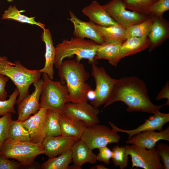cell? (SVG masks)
I'll list each match as a JSON object with an SVG mask.
<instances>
[{
  "instance_id": "1",
  "label": "cell",
  "mask_w": 169,
  "mask_h": 169,
  "mask_svg": "<svg viewBox=\"0 0 169 169\" xmlns=\"http://www.w3.org/2000/svg\"><path fill=\"white\" fill-rule=\"evenodd\" d=\"M118 101L127 105L126 110L128 112H141L153 114L164 106L155 105L151 102L144 82L136 76L124 77L118 79L104 108Z\"/></svg>"
},
{
  "instance_id": "2",
  "label": "cell",
  "mask_w": 169,
  "mask_h": 169,
  "mask_svg": "<svg viewBox=\"0 0 169 169\" xmlns=\"http://www.w3.org/2000/svg\"><path fill=\"white\" fill-rule=\"evenodd\" d=\"M58 69L60 81L66 86L71 102L87 101V93L92 89L86 82L90 74L84 64L75 59L66 60Z\"/></svg>"
},
{
  "instance_id": "3",
  "label": "cell",
  "mask_w": 169,
  "mask_h": 169,
  "mask_svg": "<svg viewBox=\"0 0 169 169\" xmlns=\"http://www.w3.org/2000/svg\"><path fill=\"white\" fill-rule=\"evenodd\" d=\"M100 44L92 40H85L76 37L64 39L55 47V57L54 62L55 67L58 69L66 58H70L74 55L75 60L80 62L83 59H87L89 63L97 64L94 60Z\"/></svg>"
},
{
  "instance_id": "4",
  "label": "cell",
  "mask_w": 169,
  "mask_h": 169,
  "mask_svg": "<svg viewBox=\"0 0 169 169\" xmlns=\"http://www.w3.org/2000/svg\"><path fill=\"white\" fill-rule=\"evenodd\" d=\"M0 74L10 79L18 89L19 94L17 104L29 94L30 86L38 81L41 75L39 70L28 69L19 61H15L13 63L8 59L0 64Z\"/></svg>"
},
{
  "instance_id": "5",
  "label": "cell",
  "mask_w": 169,
  "mask_h": 169,
  "mask_svg": "<svg viewBox=\"0 0 169 169\" xmlns=\"http://www.w3.org/2000/svg\"><path fill=\"white\" fill-rule=\"evenodd\" d=\"M42 143L20 141L8 138L0 148V154L8 159L16 160L26 167H31L37 156L44 154Z\"/></svg>"
},
{
  "instance_id": "6",
  "label": "cell",
  "mask_w": 169,
  "mask_h": 169,
  "mask_svg": "<svg viewBox=\"0 0 169 169\" xmlns=\"http://www.w3.org/2000/svg\"><path fill=\"white\" fill-rule=\"evenodd\" d=\"M42 77L43 84L40 96V108L63 114L65 104L71 102L66 86L60 81H53L45 73H43Z\"/></svg>"
},
{
  "instance_id": "7",
  "label": "cell",
  "mask_w": 169,
  "mask_h": 169,
  "mask_svg": "<svg viewBox=\"0 0 169 169\" xmlns=\"http://www.w3.org/2000/svg\"><path fill=\"white\" fill-rule=\"evenodd\" d=\"M120 138L113 129L105 125L97 124L87 127L80 139L93 150L110 144L117 143Z\"/></svg>"
},
{
  "instance_id": "8",
  "label": "cell",
  "mask_w": 169,
  "mask_h": 169,
  "mask_svg": "<svg viewBox=\"0 0 169 169\" xmlns=\"http://www.w3.org/2000/svg\"><path fill=\"white\" fill-rule=\"evenodd\" d=\"M97 64L92 65L91 75L94 78L96 87L94 90L96 96L90 101L94 107L98 108L104 105L110 98L118 79L111 78L103 67H100Z\"/></svg>"
},
{
  "instance_id": "9",
  "label": "cell",
  "mask_w": 169,
  "mask_h": 169,
  "mask_svg": "<svg viewBox=\"0 0 169 169\" xmlns=\"http://www.w3.org/2000/svg\"><path fill=\"white\" fill-rule=\"evenodd\" d=\"M132 144L125 146L127 154L131 157V169L134 167L144 169L163 168L156 147L147 150L144 147Z\"/></svg>"
},
{
  "instance_id": "10",
  "label": "cell",
  "mask_w": 169,
  "mask_h": 169,
  "mask_svg": "<svg viewBox=\"0 0 169 169\" xmlns=\"http://www.w3.org/2000/svg\"><path fill=\"white\" fill-rule=\"evenodd\" d=\"M99 113L98 108L94 107L86 101L66 103L63 114L70 119L83 121L88 127L100 123L97 116Z\"/></svg>"
},
{
  "instance_id": "11",
  "label": "cell",
  "mask_w": 169,
  "mask_h": 169,
  "mask_svg": "<svg viewBox=\"0 0 169 169\" xmlns=\"http://www.w3.org/2000/svg\"><path fill=\"white\" fill-rule=\"evenodd\" d=\"M102 6L115 22L126 28L143 21L149 16L127 10L122 0H111Z\"/></svg>"
},
{
  "instance_id": "12",
  "label": "cell",
  "mask_w": 169,
  "mask_h": 169,
  "mask_svg": "<svg viewBox=\"0 0 169 169\" xmlns=\"http://www.w3.org/2000/svg\"><path fill=\"white\" fill-rule=\"evenodd\" d=\"M48 110L40 108L33 115L31 116L22 122L24 127L29 134L31 141L34 143H42L46 136L45 123Z\"/></svg>"
},
{
  "instance_id": "13",
  "label": "cell",
  "mask_w": 169,
  "mask_h": 169,
  "mask_svg": "<svg viewBox=\"0 0 169 169\" xmlns=\"http://www.w3.org/2000/svg\"><path fill=\"white\" fill-rule=\"evenodd\" d=\"M43 79L33 83L35 89L30 95L28 94L18 104V119L21 122L27 119L31 114L36 113L40 108L39 99L43 86Z\"/></svg>"
},
{
  "instance_id": "14",
  "label": "cell",
  "mask_w": 169,
  "mask_h": 169,
  "mask_svg": "<svg viewBox=\"0 0 169 169\" xmlns=\"http://www.w3.org/2000/svg\"><path fill=\"white\" fill-rule=\"evenodd\" d=\"M169 121V114L157 111L148 119L145 122L136 128L131 130H125L120 129L116 126L113 123L109 122L112 129L116 132H124L128 135V139H130L132 136L142 131H148L162 130L163 125Z\"/></svg>"
},
{
  "instance_id": "15",
  "label": "cell",
  "mask_w": 169,
  "mask_h": 169,
  "mask_svg": "<svg viewBox=\"0 0 169 169\" xmlns=\"http://www.w3.org/2000/svg\"><path fill=\"white\" fill-rule=\"evenodd\" d=\"M79 139L60 135L47 136L42 142L44 153L49 158L57 156L71 148Z\"/></svg>"
},
{
  "instance_id": "16",
  "label": "cell",
  "mask_w": 169,
  "mask_h": 169,
  "mask_svg": "<svg viewBox=\"0 0 169 169\" xmlns=\"http://www.w3.org/2000/svg\"><path fill=\"white\" fill-rule=\"evenodd\" d=\"M70 16L68 18L74 25L73 34L74 37L84 39H90L98 44H101L104 41L94 26L95 23L90 21L84 22L79 18L71 10L69 11Z\"/></svg>"
},
{
  "instance_id": "17",
  "label": "cell",
  "mask_w": 169,
  "mask_h": 169,
  "mask_svg": "<svg viewBox=\"0 0 169 169\" xmlns=\"http://www.w3.org/2000/svg\"><path fill=\"white\" fill-rule=\"evenodd\" d=\"M161 140L169 141V126L159 132L148 131L138 133L125 141L128 144H134L151 149L155 147Z\"/></svg>"
},
{
  "instance_id": "18",
  "label": "cell",
  "mask_w": 169,
  "mask_h": 169,
  "mask_svg": "<svg viewBox=\"0 0 169 169\" xmlns=\"http://www.w3.org/2000/svg\"><path fill=\"white\" fill-rule=\"evenodd\" d=\"M72 162L73 165L69 169H81L86 163L95 164L96 155L92 150L80 139L77 140L71 148Z\"/></svg>"
},
{
  "instance_id": "19",
  "label": "cell",
  "mask_w": 169,
  "mask_h": 169,
  "mask_svg": "<svg viewBox=\"0 0 169 169\" xmlns=\"http://www.w3.org/2000/svg\"><path fill=\"white\" fill-rule=\"evenodd\" d=\"M150 31L148 35L150 41L149 51L151 52L160 45L169 37V23L162 18L154 17Z\"/></svg>"
},
{
  "instance_id": "20",
  "label": "cell",
  "mask_w": 169,
  "mask_h": 169,
  "mask_svg": "<svg viewBox=\"0 0 169 169\" xmlns=\"http://www.w3.org/2000/svg\"><path fill=\"white\" fill-rule=\"evenodd\" d=\"M82 12L95 24L104 27L117 24L103 6L93 1L89 5L84 8Z\"/></svg>"
},
{
  "instance_id": "21",
  "label": "cell",
  "mask_w": 169,
  "mask_h": 169,
  "mask_svg": "<svg viewBox=\"0 0 169 169\" xmlns=\"http://www.w3.org/2000/svg\"><path fill=\"white\" fill-rule=\"evenodd\" d=\"M94 26L104 43L122 44L127 39L126 28L120 24L104 27L95 23Z\"/></svg>"
},
{
  "instance_id": "22",
  "label": "cell",
  "mask_w": 169,
  "mask_h": 169,
  "mask_svg": "<svg viewBox=\"0 0 169 169\" xmlns=\"http://www.w3.org/2000/svg\"><path fill=\"white\" fill-rule=\"evenodd\" d=\"M41 35V39L45 45V63L44 67L39 70L41 73L47 74L52 80L54 77V65L55 57V47L53 44L52 37L49 30L45 29Z\"/></svg>"
},
{
  "instance_id": "23",
  "label": "cell",
  "mask_w": 169,
  "mask_h": 169,
  "mask_svg": "<svg viewBox=\"0 0 169 169\" xmlns=\"http://www.w3.org/2000/svg\"><path fill=\"white\" fill-rule=\"evenodd\" d=\"M61 135L80 139L87 128L82 121L70 119L62 114L60 118Z\"/></svg>"
},
{
  "instance_id": "24",
  "label": "cell",
  "mask_w": 169,
  "mask_h": 169,
  "mask_svg": "<svg viewBox=\"0 0 169 169\" xmlns=\"http://www.w3.org/2000/svg\"><path fill=\"white\" fill-rule=\"evenodd\" d=\"M150 41L148 37H134L127 38L120 48L119 55L120 59L133 55L148 48Z\"/></svg>"
},
{
  "instance_id": "25",
  "label": "cell",
  "mask_w": 169,
  "mask_h": 169,
  "mask_svg": "<svg viewBox=\"0 0 169 169\" xmlns=\"http://www.w3.org/2000/svg\"><path fill=\"white\" fill-rule=\"evenodd\" d=\"M122 44L120 43L107 44H100L94 57L95 61L105 59L111 65L116 67L121 59L119 51Z\"/></svg>"
},
{
  "instance_id": "26",
  "label": "cell",
  "mask_w": 169,
  "mask_h": 169,
  "mask_svg": "<svg viewBox=\"0 0 169 169\" xmlns=\"http://www.w3.org/2000/svg\"><path fill=\"white\" fill-rule=\"evenodd\" d=\"M72 162L71 148L57 156L49 158L41 166L42 169H68Z\"/></svg>"
},
{
  "instance_id": "27",
  "label": "cell",
  "mask_w": 169,
  "mask_h": 169,
  "mask_svg": "<svg viewBox=\"0 0 169 169\" xmlns=\"http://www.w3.org/2000/svg\"><path fill=\"white\" fill-rule=\"evenodd\" d=\"M154 18L149 16L143 21L131 25L126 28L128 33V38L148 37L150 31Z\"/></svg>"
},
{
  "instance_id": "28",
  "label": "cell",
  "mask_w": 169,
  "mask_h": 169,
  "mask_svg": "<svg viewBox=\"0 0 169 169\" xmlns=\"http://www.w3.org/2000/svg\"><path fill=\"white\" fill-rule=\"evenodd\" d=\"M15 6H10L2 15V19L14 20L22 23H26L37 25L44 30L45 25L35 20V17H28L22 14Z\"/></svg>"
},
{
  "instance_id": "29",
  "label": "cell",
  "mask_w": 169,
  "mask_h": 169,
  "mask_svg": "<svg viewBox=\"0 0 169 169\" xmlns=\"http://www.w3.org/2000/svg\"><path fill=\"white\" fill-rule=\"evenodd\" d=\"M62 114L55 111L48 110L45 123V133L46 136H58L61 135L60 122Z\"/></svg>"
},
{
  "instance_id": "30",
  "label": "cell",
  "mask_w": 169,
  "mask_h": 169,
  "mask_svg": "<svg viewBox=\"0 0 169 169\" xmlns=\"http://www.w3.org/2000/svg\"><path fill=\"white\" fill-rule=\"evenodd\" d=\"M157 0H122L126 9L139 14L149 16L151 8Z\"/></svg>"
},
{
  "instance_id": "31",
  "label": "cell",
  "mask_w": 169,
  "mask_h": 169,
  "mask_svg": "<svg viewBox=\"0 0 169 169\" xmlns=\"http://www.w3.org/2000/svg\"><path fill=\"white\" fill-rule=\"evenodd\" d=\"M9 138L20 141H31L28 131L23 125L22 122L18 120H12L11 122Z\"/></svg>"
},
{
  "instance_id": "32",
  "label": "cell",
  "mask_w": 169,
  "mask_h": 169,
  "mask_svg": "<svg viewBox=\"0 0 169 169\" xmlns=\"http://www.w3.org/2000/svg\"><path fill=\"white\" fill-rule=\"evenodd\" d=\"M113 155L111 158L114 165L120 169H124L128 165L129 156L125 146L116 145L112 148Z\"/></svg>"
},
{
  "instance_id": "33",
  "label": "cell",
  "mask_w": 169,
  "mask_h": 169,
  "mask_svg": "<svg viewBox=\"0 0 169 169\" xmlns=\"http://www.w3.org/2000/svg\"><path fill=\"white\" fill-rule=\"evenodd\" d=\"M19 92L16 87L13 92L9 96L7 100H0V116H3L9 113H15L14 105L17 103V98Z\"/></svg>"
},
{
  "instance_id": "34",
  "label": "cell",
  "mask_w": 169,
  "mask_h": 169,
  "mask_svg": "<svg viewBox=\"0 0 169 169\" xmlns=\"http://www.w3.org/2000/svg\"><path fill=\"white\" fill-rule=\"evenodd\" d=\"M12 114L9 113L0 118V148L3 142L9 138V132Z\"/></svg>"
},
{
  "instance_id": "35",
  "label": "cell",
  "mask_w": 169,
  "mask_h": 169,
  "mask_svg": "<svg viewBox=\"0 0 169 169\" xmlns=\"http://www.w3.org/2000/svg\"><path fill=\"white\" fill-rule=\"evenodd\" d=\"M169 10V0H157L152 6L149 15L162 18L164 13Z\"/></svg>"
},
{
  "instance_id": "36",
  "label": "cell",
  "mask_w": 169,
  "mask_h": 169,
  "mask_svg": "<svg viewBox=\"0 0 169 169\" xmlns=\"http://www.w3.org/2000/svg\"><path fill=\"white\" fill-rule=\"evenodd\" d=\"M156 148L163 162V168L169 169V146L167 144L158 142Z\"/></svg>"
},
{
  "instance_id": "37",
  "label": "cell",
  "mask_w": 169,
  "mask_h": 169,
  "mask_svg": "<svg viewBox=\"0 0 169 169\" xmlns=\"http://www.w3.org/2000/svg\"><path fill=\"white\" fill-rule=\"evenodd\" d=\"M26 168L18 161L9 160L0 154V169H20Z\"/></svg>"
},
{
  "instance_id": "38",
  "label": "cell",
  "mask_w": 169,
  "mask_h": 169,
  "mask_svg": "<svg viewBox=\"0 0 169 169\" xmlns=\"http://www.w3.org/2000/svg\"><path fill=\"white\" fill-rule=\"evenodd\" d=\"M99 152L96 155L97 161H102L106 165L110 163V159H111L113 153L110 150L107 146L101 147L98 149Z\"/></svg>"
},
{
  "instance_id": "39",
  "label": "cell",
  "mask_w": 169,
  "mask_h": 169,
  "mask_svg": "<svg viewBox=\"0 0 169 169\" xmlns=\"http://www.w3.org/2000/svg\"><path fill=\"white\" fill-rule=\"evenodd\" d=\"M8 80V77L0 74V100H5L8 96V93L5 90V87Z\"/></svg>"
},
{
  "instance_id": "40",
  "label": "cell",
  "mask_w": 169,
  "mask_h": 169,
  "mask_svg": "<svg viewBox=\"0 0 169 169\" xmlns=\"http://www.w3.org/2000/svg\"><path fill=\"white\" fill-rule=\"evenodd\" d=\"M163 99H166L167 100L166 103L163 105H169V84L168 81H167L164 86L162 88L161 91L159 93L156 99L159 100Z\"/></svg>"
},
{
  "instance_id": "41",
  "label": "cell",
  "mask_w": 169,
  "mask_h": 169,
  "mask_svg": "<svg viewBox=\"0 0 169 169\" xmlns=\"http://www.w3.org/2000/svg\"><path fill=\"white\" fill-rule=\"evenodd\" d=\"M96 96L95 93V90L92 89L89 90L87 92V100H90V101L94 100Z\"/></svg>"
},
{
  "instance_id": "42",
  "label": "cell",
  "mask_w": 169,
  "mask_h": 169,
  "mask_svg": "<svg viewBox=\"0 0 169 169\" xmlns=\"http://www.w3.org/2000/svg\"><path fill=\"white\" fill-rule=\"evenodd\" d=\"M96 168L97 169H107L108 168L105 167V166L103 165H99L96 166Z\"/></svg>"
},
{
  "instance_id": "43",
  "label": "cell",
  "mask_w": 169,
  "mask_h": 169,
  "mask_svg": "<svg viewBox=\"0 0 169 169\" xmlns=\"http://www.w3.org/2000/svg\"><path fill=\"white\" fill-rule=\"evenodd\" d=\"M7 59V58L6 57L3 56L1 57L0 56V60H4Z\"/></svg>"
},
{
  "instance_id": "44",
  "label": "cell",
  "mask_w": 169,
  "mask_h": 169,
  "mask_svg": "<svg viewBox=\"0 0 169 169\" xmlns=\"http://www.w3.org/2000/svg\"><path fill=\"white\" fill-rule=\"evenodd\" d=\"M7 59H5V60H0V64L4 60H7Z\"/></svg>"
},
{
  "instance_id": "45",
  "label": "cell",
  "mask_w": 169,
  "mask_h": 169,
  "mask_svg": "<svg viewBox=\"0 0 169 169\" xmlns=\"http://www.w3.org/2000/svg\"><path fill=\"white\" fill-rule=\"evenodd\" d=\"M8 2H10L11 1H12V0H7Z\"/></svg>"
}]
</instances>
